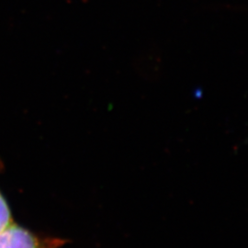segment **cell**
<instances>
[{"instance_id":"1","label":"cell","mask_w":248,"mask_h":248,"mask_svg":"<svg viewBox=\"0 0 248 248\" xmlns=\"http://www.w3.org/2000/svg\"><path fill=\"white\" fill-rule=\"evenodd\" d=\"M65 243L58 238H43L14 222L0 231V248H59Z\"/></svg>"},{"instance_id":"2","label":"cell","mask_w":248,"mask_h":248,"mask_svg":"<svg viewBox=\"0 0 248 248\" xmlns=\"http://www.w3.org/2000/svg\"><path fill=\"white\" fill-rule=\"evenodd\" d=\"M13 222L12 213L10 211V207L0 190V231L7 227L9 223Z\"/></svg>"}]
</instances>
